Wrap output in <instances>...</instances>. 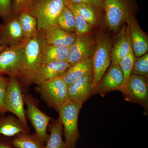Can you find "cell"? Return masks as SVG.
<instances>
[{
	"label": "cell",
	"mask_w": 148,
	"mask_h": 148,
	"mask_svg": "<svg viewBox=\"0 0 148 148\" xmlns=\"http://www.w3.org/2000/svg\"><path fill=\"white\" fill-rule=\"evenodd\" d=\"M25 43L17 47H6L0 51V75L5 74L12 77H19Z\"/></svg>",
	"instance_id": "cell-8"
},
{
	"label": "cell",
	"mask_w": 148,
	"mask_h": 148,
	"mask_svg": "<svg viewBox=\"0 0 148 148\" xmlns=\"http://www.w3.org/2000/svg\"><path fill=\"white\" fill-rule=\"evenodd\" d=\"M26 41L17 18H10L5 21L0 30V42L3 46L17 47Z\"/></svg>",
	"instance_id": "cell-14"
},
{
	"label": "cell",
	"mask_w": 148,
	"mask_h": 148,
	"mask_svg": "<svg viewBox=\"0 0 148 148\" xmlns=\"http://www.w3.org/2000/svg\"><path fill=\"white\" fill-rule=\"evenodd\" d=\"M56 24L66 32L75 34V17L71 11L66 6L58 16Z\"/></svg>",
	"instance_id": "cell-26"
},
{
	"label": "cell",
	"mask_w": 148,
	"mask_h": 148,
	"mask_svg": "<svg viewBox=\"0 0 148 148\" xmlns=\"http://www.w3.org/2000/svg\"><path fill=\"white\" fill-rule=\"evenodd\" d=\"M34 0H14L12 6V11L14 14L28 12Z\"/></svg>",
	"instance_id": "cell-30"
},
{
	"label": "cell",
	"mask_w": 148,
	"mask_h": 148,
	"mask_svg": "<svg viewBox=\"0 0 148 148\" xmlns=\"http://www.w3.org/2000/svg\"><path fill=\"white\" fill-rule=\"evenodd\" d=\"M8 79L0 76V112H6L5 105L6 91Z\"/></svg>",
	"instance_id": "cell-32"
},
{
	"label": "cell",
	"mask_w": 148,
	"mask_h": 148,
	"mask_svg": "<svg viewBox=\"0 0 148 148\" xmlns=\"http://www.w3.org/2000/svg\"><path fill=\"white\" fill-rule=\"evenodd\" d=\"M91 72H92V59L90 57L71 66L61 78L68 87Z\"/></svg>",
	"instance_id": "cell-19"
},
{
	"label": "cell",
	"mask_w": 148,
	"mask_h": 148,
	"mask_svg": "<svg viewBox=\"0 0 148 148\" xmlns=\"http://www.w3.org/2000/svg\"><path fill=\"white\" fill-rule=\"evenodd\" d=\"M49 130L50 134L43 148H70L63 140V125L59 119L52 121Z\"/></svg>",
	"instance_id": "cell-22"
},
{
	"label": "cell",
	"mask_w": 148,
	"mask_h": 148,
	"mask_svg": "<svg viewBox=\"0 0 148 148\" xmlns=\"http://www.w3.org/2000/svg\"><path fill=\"white\" fill-rule=\"evenodd\" d=\"M132 48L128 28L124 25L111 49L110 57L112 64L119 65L122 59L129 53Z\"/></svg>",
	"instance_id": "cell-18"
},
{
	"label": "cell",
	"mask_w": 148,
	"mask_h": 148,
	"mask_svg": "<svg viewBox=\"0 0 148 148\" xmlns=\"http://www.w3.org/2000/svg\"><path fill=\"white\" fill-rule=\"evenodd\" d=\"M94 88L93 73L91 72L68 86V99L84 104L92 95Z\"/></svg>",
	"instance_id": "cell-13"
},
{
	"label": "cell",
	"mask_w": 148,
	"mask_h": 148,
	"mask_svg": "<svg viewBox=\"0 0 148 148\" xmlns=\"http://www.w3.org/2000/svg\"><path fill=\"white\" fill-rule=\"evenodd\" d=\"M71 66L66 60L55 61L41 65L35 74L33 83L38 85L60 77Z\"/></svg>",
	"instance_id": "cell-16"
},
{
	"label": "cell",
	"mask_w": 148,
	"mask_h": 148,
	"mask_svg": "<svg viewBox=\"0 0 148 148\" xmlns=\"http://www.w3.org/2000/svg\"><path fill=\"white\" fill-rule=\"evenodd\" d=\"M36 90L48 106L57 112L69 100L68 86L61 77L38 85Z\"/></svg>",
	"instance_id": "cell-4"
},
{
	"label": "cell",
	"mask_w": 148,
	"mask_h": 148,
	"mask_svg": "<svg viewBox=\"0 0 148 148\" xmlns=\"http://www.w3.org/2000/svg\"><path fill=\"white\" fill-rule=\"evenodd\" d=\"M71 2L74 4H85L93 5L92 0H70Z\"/></svg>",
	"instance_id": "cell-33"
},
{
	"label": "cell",
	"mask_w": 148,
	"mask_h": 148,
	"mask_svg": "<svg viewBox=\"0 0 148 148\" xmlns=\"http://www.w3.org/2000/svg\"><path fill=\"white\" fill-rule=\"evenodd\" d=\"M23 94L16 78L10 77L7 86L5 105L7 112L15 115L26 127H28L24 108Z\"/></svg>",
	"instance_id": "cell-7"
},
{
	"label": "cell",
	"mask_w": 148,
	"mask_h": 148,
	"mask_svg": "<svg viewBox=\"0 0 148 148\" xmlns=\"http://www.w3.org/2000/svg\"><path fill=\"white\" fill-rule=\"evenodd\" d=\"M135 56L131 49L129 53L122 59L119 65L123 75V82L120 91L123 94V96L126 92V87L130 75L132 74V67Z\"/></svg>",
	"instance_id": "cell-25"
},
{
	"label": "cell",
	"mask_w": 148,
	"mask_h": 148,
	"mask_svg": "<svg viewBox=\"0 0 148 148\" xmlns=\"http://www.w3.org/2000/svg\"><path fill=\"white\" fill-rule=\"evenodd\" d=\"M21 133H30V130L17 118L12 116L0 117V135L15 137Z\"/></svg>",
	"instance_id": "cell-20"
},
{
	"label": "cell",
	"mask_w": 148,
	"mask_h": 148,
	"mask_svg": "<svg viewBox=\"0 0 148 148\" xmlns=\"http://www.w3.org/2000/svg\"><path fill=\"white\" fill-rule=\"evenodd\" d=\"M45 44L43 34L40 31L34 37L27 40L24 44V56L19 77L27 84L33 83L35 74L41 65L42 51Z\"/></svg>",
	"instance_id": "cell-1"
},
{
	"label": "cell",
	"mask_w": 148,
	"mask_h": 148,
	"mask_svg": "<svg viewBox=\"0 0 148 148\" xmlns=\"http://www.w3.org/2000/svg\"><path fill=\"white\" fill-rule=\"evenodd\" d=\"M23 99L27 107L25 114L35 130V135L45 145L49 137L48 126L53 119L40 110L37 102L31 95H23Z\"/></svg>",
	"instance_id": "cell-5"
},
{
	"label": "cell",
	"mask_w": 148,
	"mask_h": 148,
	"mask_svg": "<svg viewBox=\"0 0 148 148\" xmlns=\"http://www.w3.org/2000/svg\"><path fill=\"white\" fill-rule=\"evenodd\" d=\"M17 18L25 40L34 37L39 32L36 18L29 12L20 14Z\"/></svg>",
	"instance_id": "cell-23"
},
{
	"label": "cell",
	"mask_w": 148,
	"mask_h": 148,
	"mask_svg": "<svg viewBox=\"0 0 148 148\" xmlns=\"http://www.w3.org/2000/svg\"><path fill=\"white\" fill-rule=\"evenodd\" d=\"M95 45V40L89 34L77 35L75 42L69 47L66 61L71 66L80 61L92 57Z\"/></svg>",
	"instance_id": "cell-10"
},
{
	"label": "cell",
	"mask_w": 148,
	"mask_h": 148,
	"mask_svg": "<svg viewBox=\"0 0 148 148\" xmlns=\"http://www.w3.org/2000/svg\"><path fill=\"white\" fill-rule=\"evenodd\" d=\"M124 97L128 102L141 105L148 113V78L131 74Z\"/></svg>",
	"instance_id": "cell-9"
},
{
	"label": "cell",
	"mask_w": 148,
	"mask_h": 148,
	"mask_svg": "<svg viewBox=\"0 0 148 148\" xmlns=\"http://www.w3.org/2000/svg\"><path fill=\"white\" fill-rule=\"evenodd\" d=\"M69 47L48 45L45 44L41 54V65L67 60Z\"/></svg>",
	"instance_id": "cell-21"
},
{
	"label": "cell",
	"mask_w": 148,
	"mask_h": 148,
	"mask_svg": "<svg viewBox=\"0 0 148 148\" xmlns=\"http://www.w3.org/2000/svg\"><path fill=\"white\" fill-rule=\"evenodd\" d=\"M93 5L103 6V2L102 0H92Z\"/></svg>",
	"instance_id": "cell-35"
},
{
	"label": "cell",
	"mask_w": 148,
	"mask_h": 148,
	"mask_svg": "<svg viewBox=\"0 0 148 148\" xmlns=\"http://www.w3.org/2000/svg\"><path fill=\"white\" fill-rule=\"evenodd\" d=\"M2 25L0 24V30H1V28Z\"/></svg>",
	"instance_id": "cell-37"
},
{
	"label": "cell",
	"mask_w": 148,
	"mask_h": 148,
	"mask_svg": "<svg viewBox=\"0 0 148 148\" xmlns=\"http://www.w3.org/2000/svg\"><path fill=\"white\" fill-rule=\"evenodd\" d=\"M132 74L148 77V53L135 57Z\"/></svg>",
	"instance_id": "cell-29"
},
{
	"label": "cell",
	"mask_w": 148,
	"mask_h": 148,
	"mask_svg": "<svg viewBox=\"0 0 148 148\" xmlns=\"http://www.w3.org/2000/svg\"><path fill=\"white\" fill-rule=\"evenodd\" d=\"M12 0H0V16L5 21L10 18Z\"/></svg>",
	"instance_id": "cell-31"
},
{
	"label": "cell",
	"mask_w": 148,
	"mask_h": 148,
	"mask_svg": "<svg viewBox=\"0 0 148 148\" xmlns=\"http://www.w3.org/2000/svg\"><path fill=\"white\" fill-rule=\"evenodd\" d=\"M65 6L68 8L73 14L75 23V34L77 35H83L89 34L91 31V27L77 13L73 8L69 0H63Z\"/></svg>",
	"instance_id": "cell-28"
},
{
	"label": "cell",
	"mask_w": 148,
	"mask_h": 148,
	"mask_svg": "<svg viewBox=\"0 0 148 148\" xmlns=\"http://www.w3.org/2000/svg\"><path fill=\"white\" fill-rule=\"evenodd\" d=\"M106 20L110 29L116 32L125 22L130 13L124 0H104Z\"/></svg>",
	"instance_id": "cell-11"
},
{
	"label": "cell",
	"mask_w": 148,
	"mask_h": 148,
	"mask_svg": "<svg viewBox=\"0 0 148 148\" xmlns=\"http://www.w3.org/2000/svg\"><path fill=\"white\" fill-rule=\"evenodd\" d=\"M42 32L46 44L56 46L70 47L75 42L77 36L75 34L66 32L56 24Z\"/></svg>",
	"instance_id": "cell-17"
},
{
	"label": "cell",
	"mask_w": 148,
	"mask_h": 148,
	"mask_svg": "<svg viewBox=\"0 0 148 148\" xmlns=\"http://www.w3.org/2000/svg\"><path fill=\"white\" fill-rule=\"evenodd\" d=\"M125 22H127L134 55L138 57L145 55L147 53L148 50L147 36L131 14L128 15Z\"/></svg>",
	"instance_id": "cell-15"
},
{
	"label": "cell",
	"mask_w": 148,
	"mask_h": 148,
	"mask_svg": "<svg viewBox=\"0 0 148 148\" xmlns=\"http://www.w3.org/2000/svg\"><path fill=\"white\" fill-rule=\"evenodd\" d=\"M0 148H14L12 145L8 143H0Z\"/></svg>",
	"instance_id": "cell-34"
},
{
	"label": "cell",
	"mask_w": 148,
	"mask_h": 148,
	"mask_svg": "<svg viewBox=\"0 0 148 148\" xmlns=\"http://www.w3.org/2000/svg\"><path fill=\"white\" fill-rule=\"evenodd\" d=\"M112 47V42L109 37H100L96 42L92 57L94 87L101 81L110 67Z\"/></svg>",
	"instance_id": "cell-6"
},
{
	"label": "cell",
	"mask_w": 148,
	"mask_h": 148,
	"mask_svg": "<svg viewBox=\"0 0 148 148\" xmlns=\"http://www.w3.org/2000/svg\"><path fill=\"white\" fill-rule=\"evenodd\" d=\"M5 47L3 46L0 42V51H1Z\"/></svg>",
	"instance_id": "cell-36"
},
{
	"label": "cell",
	"mask_w": 148,
	"mask_h": 148,
	"mask_svg": "<svg viewBox=\"0 0 148 148\" xmlns=\"http://www.w3.org/2000/svg\"><path fill=\"white\" fill-rule=\"evenodd\" d=\"M123 75L119 65L112 64L106 71L101 81L93 88L92 95L99 94L104 97L107 93L120 90Z\"/></svg>",
	"instance_id": "cell-12"
},
{
	"label": "cell",
	"mask_w": 148,
	"mask_h": 148,
	"mask_svg": "<svg viewBox=\"0 0 148 148\" xmlns=\"http://www.w3.org/2000/svg\"><path fill=\"white\" fill-rule=\"evenodd\" d=\"M83 105L68 100L59 110V119L64 126L65 142L70 148H75L81 138L78 129V117Z\"/></svg>",
	"instance_id": "cell-3"
},
{
	"label": "cell",
	"mask_w": 148,
	"mask_h": 148,
	"mask_svg": "<svg viewBox=\"0 0 148 148\" xmlns=\"http://www.w3.org/2000/svg\"><path fill=\"white\" fill-rule=\"evenodd\" d=\"M16 148H43L44 145L34 134L21 133L14 137L11 142Z\"/></svg>",
	"instance_id": "cell-24"
},
{
	"label": "cell",
	"mask_w": 148,
	"mask_h": 148,
	"mask_svg": "<svg viewBox=\"0 0 148 148\" xmlns=\"http://www.w3.org/2000/svg\"><path fill=\"white\" fill-rule=\"evenodd\" d=\"M65 6L63 0H34L28 12L36 18L39 31L43 32L56 24Z\"/></svg>",
	"instance_id": "cell-2"
},
{
	"label": "cell",
	"mask_w": 148,
	"mask_h": 148,
	"mask_svg": "<svg viewBox=\"0 0 148 148\" xmlns=\"http://www.w3.org/2000/svg\"><path fill=\"white\" fill-rule=\"evenodd\" d=\"M73 8L90 26L96 23V15L92 5L85 4H74L70 1Z\"/></svg>",
	"instance_id": "cell-27"
}]
</instances>
